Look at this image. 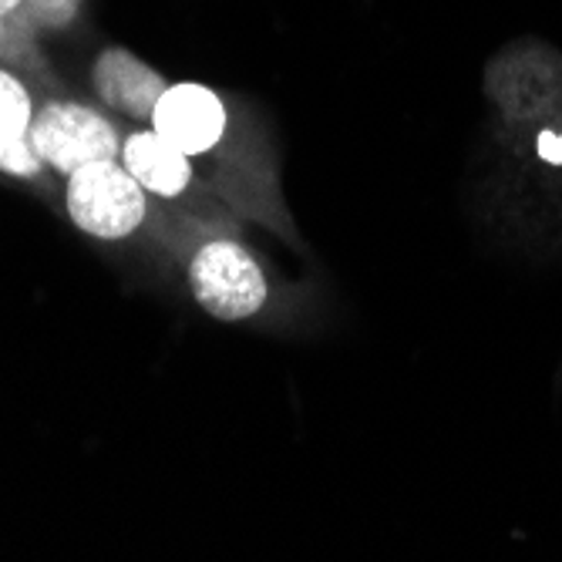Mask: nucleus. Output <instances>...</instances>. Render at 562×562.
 Listing matches in <instances>:
<instances>
[{"label":"nucleus","mask_w":562,"mask_h":562,"mask_svg":"<svg viewBox=\"0 0 562 562\" xmlns=\"http://www.w3.org/2000/svg\"><path fill=\"white\" fill-rule=\"evenodd\" d=\"M34 94L11 68L0 65V151L27 138L34 122Z\"/></svg>","instance_id":"obj_7"},{"label":"nucleus","mask_w":562,"mask_h":562,"mask_svg":"<svg viewBox=\"0 0 562 562\" xmlns=\"http://www.w3.org/2000/svg\"><path fill=\"white\" fill-rule=\"evenodd\" d=\"M119 159L151 199H179L189 192V186L195 179L192 159L176 145H169L151 125L132 128L122 138Z\"/></svg>","instance_id":"obj_6"},{"label":"nucleus","mask_w":562,"mask_h":562,"mask_svg":"<svg viewBox=\"0 0 562 562\" xmlns=\"http://www.w3.org/2000/svg\"><path fill=\"white\" fill-rule=\"evenodd\" d=\"M21 4H24V0H0V14H4V18H18L21 14Z\"/></svg>","instance_id":"obj_11"},{"label":"nucleus","mask_w":562,"mask_h":562,"mask_svg":"<svg viewBox=\"0 0 562 562\" xmlns=\"http://www.w3.org/2000/svg\"><path fill=\"white\" fill-rule=\"evenodd\" d=\"M186 277L195 303L223 324L257 317L270 296L257 257L236 239H206L189 257Z\"/></svg>","instance_id":"obj_2"},{"label":"nucleus","mask_w":562,"mask_h":562,"mask_svg":"<svg viewBox=\"0 0 562 562\" xmlns=\"http://www.w3.org/2000/svg\"><path fill=\"white\" fill-rule=\"evenodd\" d=\"M78 8L81 0H24L18 18H27L41 27H65L78 18Z\"/></svg>","instance_id":"obj_8"},{"label":"nucleus","mask_w":562,"mask_h":562,"mask_svg":"<svg viewBox=\"0 0 562 562\" xmlns=\"http://www.w3.org/2000/svg\"><path fill=\"white\" fill-rule=\"evenodd\" d=\"M65 213L78 233L122 243L148 220V192L122 166V159L88 162L65 182Z\"/></svg>","instance_id":"obj_1"},{"label":"nucleus","mask_w":562,"mask_h":562,"mask_svg":"<svg viewBox=\"0 0 562 562\" xmlns=\"http://www.w3.org/2000/svg\"><path fill=\"white\" fill-rule=\"evenodd\" d=\"M8 21H11V18L0 14V44H4V37H8Z\"/></svg>","instance_id":"obj_12"},{"label":"nucleus","mask_w":562,"mask_h":562,"mask_svg":"<svg viewBox=\"0 0 562 562\" xmlns=\"http://www.w3.org/2000/svg\"><path fill=\"white\" fill-rule=\"evenodd\" d=\"M148 125L189 159L210 156L229 128L226 101L216 88L202 81H176L162 91L151 109Z\"/></svg>","instance_id":"obj_4"},{"label":"nucleus","mask_w":562,"mask_h":562,"mask_svg":"<svg viewBox=\"0 0 562 562\" xmlns=\"http://www.w3.org/2000/svg\"><path fill=\"white\" fill-rule=\"evenodd\" d=\"M27 138L44 159V166L68 179L88 162L119 159L125 135L109 115H101L98 109L85 105V101L50 98L34 112Z\"/></svg>","instance_id":"obj_3"},{"label":"nucleus","mask_w":562,"mask_h":562,"mask_svg":"<svg viewBox=\"0 0 562 562\" xmlns=\"http://www.w3.org/2000/svg\"><path fill=\"white\" fill-rule=\"evenodd\" d=\"M91 85L94 94L101 98V105H109L112 112L148 125L151 109L169 88L159 68H151L138 55H132L128 47H105L91 65Z\"/></svg>","instance_id":"obj_5"},{"label":"nucleus","mask_w":562,"mask_h":562,"mask_svg":"<svg viewBox=\"0 0 562 562\" xmlns=\"http://www.w3.org/2000/svg\"><path fill=\"white\" fill-rule=\"evenodd\" d=\"M536 156L555 169H562V135L552 132V128H542L539 138H536Z\"/></svg>","instance_id":"obj_10"},{"label":"nucleus","mask_w":562,"mask_h":562,"mask_svg":"<svg viewBox=\"0 0 562 562\" xmlns=\"http://www.w3.org/2000/svg\"><path fill=\"white\" fill-rule=\"evenodd\" d=\"M44 169L47 166H44V159L34 151L31 138H24V142H18V145L0 151V172L11 176V179H37Z\"/></svg>","instance_id":"obj_9"}]
</instances>
